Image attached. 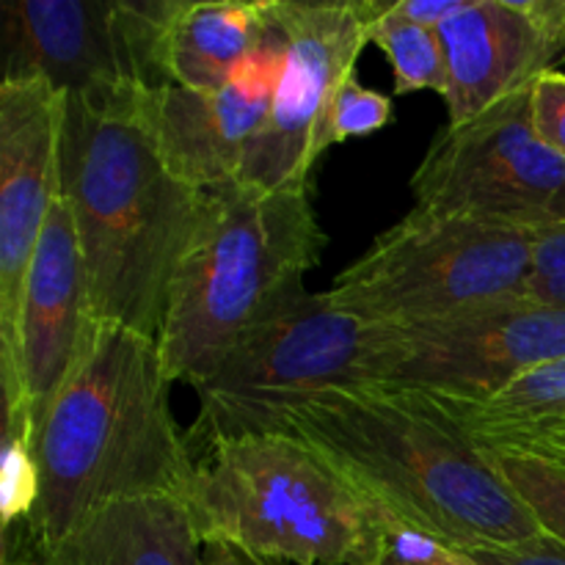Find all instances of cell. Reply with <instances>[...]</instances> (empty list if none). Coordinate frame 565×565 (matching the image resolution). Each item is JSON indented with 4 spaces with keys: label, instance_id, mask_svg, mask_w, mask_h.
Returning <instances> with one entry per match:
<instances>
[{
    "label": "cell",
    "instance_id": "6da1fadb",
    "mask_svg": "<svg viewBox=\"0 0 565 565\" xmlns=\"http://www.w3.org/2000/svg\"><path fill=\"white\" fill-rule=\"evenodd\" d=\"M384 516L452 552L516 546L541 527L491 452L434 397L395 386L334 390L279 417Z\"/></svg>",
    "mask_w": 565,
    "mask_h": 565
},
{
    "label": "cell",
    "instance_id": "7a4b0ae2",
    "mask_svg": "<svg viewBox=\"0 0 565 565\" xmlns=\"http://www.w3.org/2000/svg\"><path fill=\"white\" fill-rule=\"evenodd\" d=\"M141 94L64 97L61 196L75 218L94 320L158 340L210 191L166 163Z\"/></svg>",
    "mask_w": 565,
    "mask_h": 565
},
{
    "label": "cell",
    "instance_id": "3957f363",
    "mask_svg": "<svg viewBox=\"0 0 565 565\" xmlns=\"http://www.w3.org/2000/svg\"><path fill=\"white\" fill-rule=\"evenodd\" d=\"M158 340L97 323L58 395L36 423L39 505L25 535L33 555L103 508L185 497L196 456L169 403Z\"/></svg>",
    "mask_w": 565,
    "mask_h": 565
},
{
    "label": "cell",
    "instance_id": "277c9868",
    "mask_svg": "<svg viewBox=\"0 0 565 565\" xmlns=\"http://www.w3.org/2000/svg\"><path fill=\"white\" fill-rule=\"evenodd\" d=\"M323 248L309 188H213L160 323L158 348L171 384L207 379L248 331L301 296Z\"/></svg>",
    "mask_w": 565,
    "mask_h": 565
},
{
    "label": "cell",
    "instance_id": "5b68a950",
    "mask_svg": "<svg viewBox=\"0 0 565 565\" xmlns=\"http://www.w3.org/2000/svg\"><path fill=\"white\" fill-rule=\"evenodd\" d=\"M182 500L202 541H230L290 565H381L384 557V513L296 436L207 447Z\"/></svg>",
    "mask_w": 565,
    "mask_h": 565
},
{
    "label": "cell",
    "instance_id": "8992f818",
    "mask_svg": "<svg viewBox=\"0 0 565 565\" xmlns=\"http://www.w3.org/2000/svg\"><path fill=\"white\" fill-rule=\"evenodd\" d=\"M390 337V326L367 323L331 307L323 292L303 290L193 384L199 414L188 430L191 450L202 456L218 441L274 434L281 414L326 392L379 386Z\"/></svg>",
    "mask_w": 565,
    "mask_h": 565
},
{
    "label": "cell",
    "instance_id": "52a82bcc",
    "mask_svg": "<svg viewBox=\"0 0 565 565\" xmlns=\"http://www.w3.org/2000/svg\"><path fill=\"white\" fill-rule=\"evenodd\" d=\"M535 232L414 207L323 296L367 323L403 329L527 296Z\"/></svg>",
    "mask_w": 565,
    "mask_h": 565
},
{
    "label": "cell",
    "instance_id": "ba28073f",
    "mask_svg": "<svg viewBox=\"0 0 565 565\" xmlns=\"http://www.w3.org/2000/svg\"><path fill=\"white\" fill-rule=\"evenodd\" d=\"M384 0H274L285 61L268 121L254 141L237 182L263 191H307L331 147L337 94L356 77V61Z\"/></svg>",
    "mask_w": 565,
    "mask_h": 565
},
{
    "label": "cell",
    "instance_id": "9c48e42d",
    "mask_svg": "<svg viewBox=\"0 0 565 565\" xmlns=\"http://www.w3.org/2000/svg\"><path fill=\"white\" fill-rule=\"evenodd\" d=\"M171 0H3V81L39 77L64 97L163 86Z\"/></svg>",
    "mask_w": 565,
    "mask_h": 565
},
{
    "label": "cell",
    "instance_id": "30bf717a",
    "mask_svg": "<svg viewBox=\"0 0 565 565\" xmlns=\"http://www.w3.org/2000/svg\"><path fill=\"white\" fill-rule=\"evenodd\" d=\"M414 207L541 232L565 224V158L541 141L530 88L436 136L412 177Z\"/></svg>",
    "mask_w": 565,
    "mask_h": 565
},
{
    "label": "cell",
    "instance_id": "8fae6325",
    "mask_svg": "<svg viewBox=\"0 0 565 565\" xmlns=\"http://www.w3.org/2000/svg\"><path fill=\"white\" fill-rule=\"evenodd\" d=\"M565 356V307L530 298L392 329L381 386L456 403L497 395L527 370Z\"/></svg>",
    "mask_w": 565,
    "mask_h": 565
},
{
    "label": "cell",
    "instance_id": "7c38bea8",
    "mask_svg": "<svg viewBox=\"0 0 565 565\" xmlns=\"http://www.w3.org/2000/svg\"><path fill=\"white\" fill-rule=\"evenodd\" d=\"M94 326L75 218L58 196L33 252L14 340L0 348L3 403H25L39 423L81 362Z\"/></svg>",
    "mask_w": 565,
    "mask_h": 565
},
{
    "label": "cell",
    "instance_id": "4fadbf2b",
    "mask_svg": "<svg viewBox=\"0 0 565 565\" xmlns=\"http://www.w3.org/2000/svg\"><path fill=\"white\" fill-rule=\"evenodd\" d=\"M285 61V39L274 14L268 42L254 50L230 83L193 92L177 83L147 88L141 110L160 154L180 180L199 191L232 185L268 121Z\"/></svg>",
    "mask_w": 565,
    "mask_h": 565
},
{
    "label": "cell",
    "instance_id": "5bb4252c",
    "mask_svg": "<svg viewBox=\"0 0 565 565\" xmlns=\"http://www.w3.org/2000/svg\"><path fill=\"white\" fill-rule=\"evenodd\" d=\"M64 94L39 77L0 83V348L11 345L22 290L61 196Z\"/></svg>",
    "mask_w": 565,
    "mask_h": 565
},
{
    "label": "cell",
    "instance_id": "9a60e30c",
    "mask_svg": "<svg viewBox=\"0 0 565 565\" xmlns=\"http://www.w3.org/2000/svg\"><path fill=\"white\" fill-rule=\"evenodd\" d=\"M439 36L447 125H467L565 64V0H469Z\"/></svg>",
    "mask_w": 565,
    "mask_h": 565
},
{
    "label": "cell",
    "instance_id": "2e32d148",
    "mask_svg": "<svg viewBox=\"0 0 565 565\" xmlns=\"http://www.w3.org/2000/svg\"><path fill=\"white\" fill-rule=\"evenodd\" d=\"M202 535L182 497H147L103 508L36 565H202Z\"/></svg>",
    "mask_w": 565,
    "mask_h": 565
},
{
    "label": "cell",
    "instance_id": "e0dca14e",
    "mask_svg": "<svg viewBox=\"0 0 565 565\" xmlns=\"http://www.w3.org/2000/svg\"><path fill=\"white\" fill-rule=\"evenodd\" d=\"M270 31L274 0H171L160 39L166 83L215 92L268 42Z\"/></svg>",
    "mask_w": 565,
    "mask_h": 565
},
{
    "label": "cell",
    "instance_id": "ac0fdd59",
    "mask_svg": "<svg viewBox=\"0 0 565 565\" xmlns=\"http://www.w3.org/2000/svg\"><path fill=\"white\" fill-rule=\"evenodd\" d=\"M434 401L489 450L524 445L565 423V356L527 370L486 401Z\"/></svg>",
    "mask_w": 565,
    "mask_h": 565
},
{
    "label": "cell",
    "instance_id": "d6986e66",
    "mask_svg": "<svg viewBox=\"0 0 565 565\" xmlns=\"http://www.w3.org/2000/svg\"><path fill=\"white\" fill-rule=\"evenodd\" d=\"M370 44L386 55L397 94L447 92V61L441 36L434 28L417 25L395 11V0L381 3L379 20L370 31Z\"/></svg>",
    "mask_w": 565,
    "mask_h": 565
},
{
    "label": "cell",
    "instance_id": "ffe728a7",
    "mask_svg": "<svg viewBox=\"0 0 565 565\" xmlns=\"http://www.w3.org/2000/svg\"><path fill=\"white\" fill-rule=\"evenodd\" d=\"M489 452L541 533L565 546V461L527 447H494Z\"/></svg>",
    "mask_w": 565,
    "mask_h": 565
},
{
    "label": "cell",
    "instance_id": "44dd1931",
    "mask_svg": "<svg viewBox=\"0 0 565 565\" xmlns=\"http://www.w3.org/2000/svg\"><path fill=\"white\" fill-rule=\"evenodd\" d=\"M36 423L25 403H3V452H0V522L3 535L31 522L39 505V463L33 450Z\"/></svg>",
    "mask_w": 565,
    "mask_h": 565
},
{
    "label": "cell",
    "instance_id": "7402d4cb",
    "mask_svg": "<svg viewBox=\"0 0 565 565\" xmlns=\"http://www.w3.org/2000/svg\"><path fill=\"white\" fill-rule=\"evenodd\" d=\"M392 121V99L386 94L373 92V88L362 86L359 77L342 86L337 94L334 110H331L329 138L331 147L334 143L348 141V138H362L370 132H379Z\"/></svg>",
    "mask_w": 565,
    "mask_h": 565
},
{
    "label": "cell",
    "instance_id": "603a6c76",
    "mask_svg": "<svg viewBox=\"0 0 565 565\" xmlns=\"http://www.w3.org/2000/svg\"><path fill=\"white\" fill-rule=\"evenodd\" d=\"M524 298L546 307H565V224L535 232L533 279Z\"/></svg>",
    "mask_w": 565,
    "mask_h": 565
},
{
    "label": "cell",
    "instance_id": "cb8c5ba5",
    "mask_svg": "<svg viewBox=\"0 0 565 565\" xmlns=\"http://www.w3.org/2000/svg\"><path fill=\"white\" fill-rule=\"evenodd\" d=\"M530 119L535 136L565 158V72H546L533 83Z\"/></svg>",
    "mask_w": 565,
    "mask_h": 565
},
{
    "label": "cell",
    "instance_id": "d4e9b609",
    "mask_svg": "<svg viewBox=\"0 0 565 565\" xmlns=\"http://www.w3.org/2000/svg\"><path fill=\"white\" fill-rule=\"evenodd\" d=\"M461 555L469 565H565V546L544 533L516 546L469 550Z\"/></svg>",
    "mask_w": 565,
    "mask_h": 565
},
{
    "label": "cell",
    "instance_id": "484cf974",
    "mask_svg": "<svg viewBox=\"0 0 565 565\" xmlns=\"http://www.w3.org/2000/svg\"><path fill=\"white\" fill-rule=\"evenodd\" d=\"M467 3L469 0H395V11L401 17H406V20L417 22V25L439 31L445 22L461 14Z\"/></svg>",
    "mask_w": 565,
    "mask_h": 565
},
{
    "label": "cell",
    "instance_id": "4316f807",
    "mask_svg": "<svg viewBox=\"0 0 565 565\" xmlns=\"http://www.w3.org/2000/svg\"><path fill=\"white\" fill-rule=\"evenodd\" d=\"M202 565H290L276 557L257 555L252 550L230 544V541H204L202 546Z\"/></svg>",
    "mask_w": 565,
    "mask_h": 565
},
{
    "label": "cell",
    "instance_id": "83f0119b",
    "mask_svg": "<svg viewBox=\"0 0 565 565\" xmlns=\"http://www.w3.org/2000/svg\"><path fill=\"white\" fill-rule=\"evenodd\" d=\"M519 447L539 450V452H544V456L561 458V461H565V434H546V436H539V439L527 441V445H519Z\"/></svg>",
    "mask_w": 565,
    "mask_h": 565
},
{
    "label": "cell",
    "instance_id": "f1b7e54d",
    "mask_svg": "<svg viewBox=\"0 0 565 565\" xmlns=\"http://www.w3.org/2000/svg\"><path fill=\"white\" fill-rule=\"evenodd\" d=\"M436 565H469V563L463 561V555H461V552H452L450 557H445V561H441V563H436Z\"/></svg>",
    "mask_w": 565,
    "mask_h": 565
},
{
    "label": "cell",
    "instance_id": "f546056e",
    "mask_svg": "<svg viewBox=\"0 0 565 565\" xmlns=\"http://www.w3.org/2000/svg\"><path fill=\"white\" fill-rule=\"evenodd\" d=\"M546 434H565V423L561 425V428H552V430H546ZM546 434H541V436H546ZM535 439H539V436H535ZM533 441V439H530ZM524 445H527V441H524ZM519 447V445H516Z\"/></svg>",
    "mask_w": 565,
    "mask_h": 565
},
{
    "label": "cell",
    "instance_id": "4dcf8cb0",
    "mask_svg": "<svg viewBox=\"0 0 565 565\" xmlns=\"http://www.w3.org/2000/svg\"><path fill=\"white\" fill-rule=\"evenodd\" d=\"M3 565H25V563H3Z\"/></svg>",
    "mask_w": 565,
    "mask_h": 565
}]
</instances>
